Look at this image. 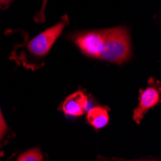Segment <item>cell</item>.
Returning a JSON list of instances; mask_svg holds the SVG:
<instances>
[{
    "label": "cell",
    "mask_w": 161,
    "mask_h": 161,
    "mask_svg": "<svg viewBox=\"0 0 161 161\" xmlns=\"http://www.w3.org/2000/svg\"><path fill=\"white\" fill-rule=\"evenodd\" d=\"M47 4V0H43L42 5V9L40 10V12L38 13V16L35 19L36 22H43V21H45V19H46V18H45V10H46Z\"/></svg>",
    "instance_id": "obj_7"
},
{
    "label": "cell",
    "mask_w": 161,
    "mask_h": 161,
    "mask_svg": "<svg viewBox=\"0 0 161 161\" xmlns=\"http://www.w3.org/2000/svg\"><path fill=\"white\" fill-rule=\"evenodd\" d=\"M139 94V105L133 113V120L137 124H140L144 115L148 112L149 109L154 107L159 102V83H157V86L153 85L148 87L145 90H140Z\"/></svg>",
    "instance_id": "obj_3"
},
{
    "label": "cell",
    "mask_w": 161,
    "mask_h": 161,
    "mask_svg": "<svg viewBox=\"0 0 161 161\" xmlns=\"http://www.w3.org/2000/svg\"><path fill=\"white\" fill-rule=\"evenodd\" d=\"M88 98L84 93L78 91L69 95L63 102L62 110L65 114L78 117L83 115L87 111Z\"/></svg>",
    "instance_id": "obj_4"
},
{
    "label": "cell",
    "mask_w": 161,
    "mask_h": 161,
    "mask_svg": "<svg viewBox=\"0 0 161 161\" xmlns=\"http://www.w3.org/2000/svg\"><path fill=\"white\" fill-rule=\"evenodd\" d=\"M67 23V20H62L61 22L47 29L46 31H43L32 39L27 46L29 52L38 57L46 56L50 50L55 41L61 35Z\"/></svg>",
    "instance_id": "obj_2"
},
{
    "label": "cell",
    "mask_w": 161,
    "mask_h": 161,
    "mask_svg": "<svg viewBox=\"0 0 161 161\" xmlns=\"http://www.w3.org/2000/svg\"><path fill=\"white\" fill-rule=\"evenodd\" d=\"M6 131H7V125L4 121L2 112L0 110V140L3 138L4 134L6 133Z\"/></svg>",
    "instance_id": "obj_8"
},
{
    "label": "cell",
    "mask_w": 161,
    "mask_h": 161,
    "mask_svg": "<svg viewBox=\"0 0 161 161\" xmlns=\"http://www.w3.org/2000/svg\"><path fill=\"white\" fill-rule=\"evenodd\" d=\"M10 1H11V0H0V2L3 3V4H8Z\"/></svg>",
    "instance_id": "obj_9"
},
{
    "label": "cell",
    "mask_w": 161,
    "mask_h": 161,
    "mask_svg": "<svg viewBox=\"0 0 161 161\" xmlns=\"http://www.w3.org/2000/svg\"><path fill=\"white\" fill-rule=\"evenodd\" d=\"M75 42L85 55L97 59L121 64L130 56L129 34L125 27L80 34Z\"/></svg>",
    "instance_id": "obj_1"
},
{
    "label": "cell",
    "mask_w": 161,
    "mask_h": 161,
    "mask_svg": "<svg viewBox=\"0 0 161 161\" xmlns=\"http://www.w3.org/2000/svg\"><path fill=\"white\" fill-rule=\"evenodd\" d=\"M87 120L89 124L96 129L102 128L108 124V109L106 107L96 106L88 111Z\"/></svg>",
    "instance_id": "obj_5"
},
{
    "label": "cell",
    "mask_w": 161,
    "mask_h": 161,
    "mask_svg": "<svg viewBox=\"0 0 161 161\" xmlns=\"http://www.w3.org/2000/svg\"><path fill=\"white\" fill-rule=\"evenodd\" d=\"M18 160L19 161H41L42 160V155L41 153L40 149L35 148L22 153L18 158Z\"/></svg>",
    "instance_id": "obj_6"
}]
</instances>
